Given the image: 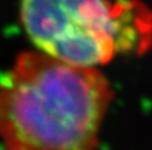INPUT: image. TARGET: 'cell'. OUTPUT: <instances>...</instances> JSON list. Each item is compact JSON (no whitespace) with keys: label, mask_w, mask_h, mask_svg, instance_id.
Returning a JSON list of instances; mask_svg holds the SVG:
<instances>
[{"label":"cell","mask_w":152,"mask_h":150,"mask_svg":"<svg viewBox=\"0 0 152 150\" xmlns=\"http://www.w3.org/2000/svg\"><path fill=\"white\" fill-rule=\"evenodd\" d=\"M113 89L99 68L21 52L0 79L5 150H96Z\"/></svg>","instance_id":"cell-1"},{"label":"cell","mask_w":152,"mask_h":150,"mask_svg":"<svg viewBox=\"0 0 152 150\" xmlns=\"http://www.w3.org/2000/svg\"><path fill=\"white\" fill-rule=\"evenodd\" d=\"M20 21L37 50L99 68L152 45V9L142 0H20Z\"/></svg>","instance_id":"cell-2"}]
</instances>
